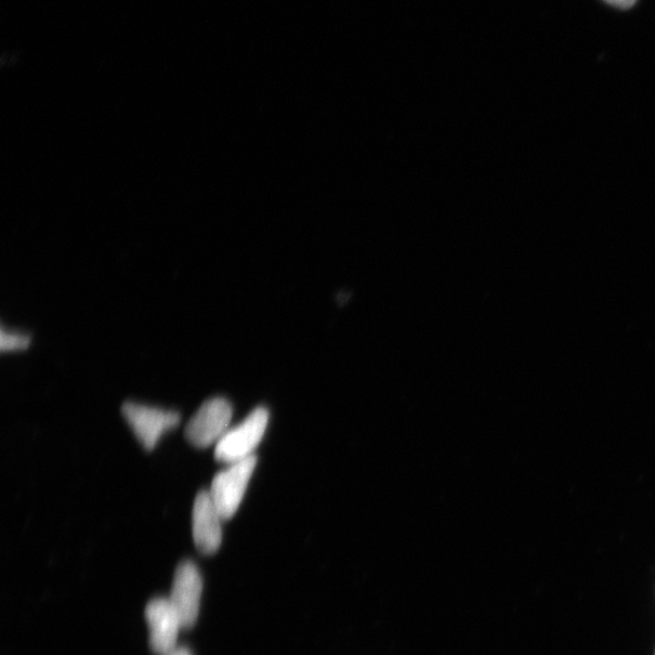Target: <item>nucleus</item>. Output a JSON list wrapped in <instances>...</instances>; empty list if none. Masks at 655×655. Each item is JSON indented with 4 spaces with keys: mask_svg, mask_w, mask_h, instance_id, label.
<instances>
[{
    "mask_svg": "<svg viewBox=\"0 0 655 655\" xmlns=\"http://www.w3.org/2000/svg\"><path fill=\"white\" fill-rule=\"evenodd\" d=\"M269 417V411L259 407L240 425L230 429L216 443L218 461L231 465L253 456V452L265 435Z\"/></svg>",
    "mask_w": 655,
    "mask_h": 655,
    "instance_id": "f257e3e1",
    "label": "nucleus"
},
{
    "mask_svg": "<svg viewBox=\"0 0 655 655\" xmlns=\"http://www.w3.org/2000/svg\"><path fill=\"white\" fill-rule=\"evenodd\" d=\"M255 466L256 456L253 455L242 462L231 464L214 477L212 487L208 492L224 521L238 513Z\"/></svg>",
    "mask_w": 655,
    "mask_h": 655,
    "instance_id": "f03ea898",
    "label": "nucleus"
},
{
    "mask_svg": "<svg viewBox=\"0 0 655 655\" xmlns=\"http://www.w3.org/2000/svg\"><path fill=\"white\" fill-rule=\"evenodd\" d=\"M233 410L226 399L208 400L191 417L187 437L194 447L205 449L218 443L230 430Z\"/></svg>",
    "mask_w": 655,
    "mask_h": 655,
    "instance_id": "7ed1b4c3",
    "label": "nucleus"
},
{
    "mask_svg": "<svg viewBox=\"0 0 655 655\" xmlns=\"http://www.w3.org/2000/svg\"><path fill=\"white\" fill-rule=\"evenodd\" d=\"M122 413L143 447L152 451L167 431L180 424L178 412L150 407L134 402L123 404Z\"/></svg>",
    "mask_w": 655,
    "mask_h": 655,
    "instance_id": "20e7f679",
    "label": "nucleus"
},
{
    "mask_svg": "<svg viewBox=\"0 0 655 655\" xmlns=\"http://www.w3.org/2000/svg\"><path fill=\"white\" fill-rule=\"evenodd\" d=\"M202 593L203 581L199 567L191 561H183L175 572L169 597L180 615L183 628L193 627L199 619Z\"/></svg>",
    "mask_w": 655,
    "mask_h": 655,
    "instance_id": "39448f33",
    "label": "nucleus"
},
{
    "mask_svg": "<svg viewBox=\"0 0 655 655\" xmlns=\"http://www.w3.org/2000/svg\"><path fill=\"white\" fill-rule=\"evenodd\" d=\"M150 626V646L155 654L167 655L177 649L178 637L183 628L181 618L169 598H154L147 607Z\"/></svg>",
    "mask_w": 655,
    "mask_h": 655,
    "instance_id": "423d86ee",
    "label": "nucleus"
},
{
    "mask_svg": "<svg viewBox=\"0 0 655 655\" xmlns=\"http://www.w3.org/2000/svg\"><path fill=\"white\" fill-rule=\"evenodd\" d=\"M222 516L208 491L195 496L192 511V533L196 548L203 555H213L222 543Z\"/></svg>",
    "mask_w": 655,
    "mask_h": 655,
    "instance_id": "0eeeda50",
    "label": "nucleus"
},
{
    "mask_svg": "<svg viewBox=\"0 0 655 655\" xmlns=\"http://www.w3.org/2000/svg\"><path fill=\"white\" fill-rule=\"evenodd\" d=\"M31 344V337L26 334L6 332L0 334V349L3 351H17L28 349Z\"/></svg>",
    "mask_w": 655,
    "mask_h": 655,
    "instance_id": "6e6552de",
    "label": "nucleus"
},
{
    "mask_svg": "<svg viewBox=\"0 0 655 655\" xmlns=\"http://www.w3.org/2000/svg\"><path fill=\"white\" fill-rule=\"evenodd\" d=\"M605 2L612 7L626 10L633 8L637 0H605Z\"/></svg>",
    "mask_w": 655,
    "mask_h": 655,
    "instance_id": "1a4fd4ad",
    "label": "nucleus"
},
{
    "mask_svg": "<svg viewBox=\"0 0 655 655\" xmlns=\"http://www.w3.org/2000/svg\"><path fill=\"white\" fill-rule=\"evenodd\" d=\"M167 655H192V653L187 647H178L172 653H169Z\"/></svg>",
    "mask_w": 655,
    "mask_h": 655,
    "instance_id": "9d476101",
    "label": "nucleus"
}]
</instances>
